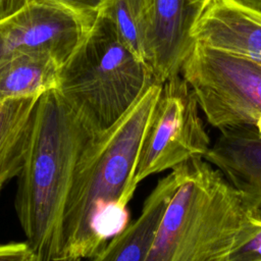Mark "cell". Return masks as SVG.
Masks as SVG:
<instances>
[{"instance_id": "obj_1", "label": "cell", "mask_w": 261, "mask_h": 261, "mask_svg": "<svg viewBox=\"0 0 261 261\" xmlns=\"http://www.w3.org/2000/svg\"><path fill=\"white\" fill-rule=\"evenodd\" d=\"M161 91L162 84H152L86 149L62 215L58 261L92 259L128 225L139 154Z\"/></svg>"}, {"instance_id": "obj_2", "label": "cell", "mask_w": 261, "mask_h": 261, "mask_svg": "<svg viewBox=\"0 0 261 261\" xmlns=\"http://www.w3.org/2000/svg\"><path fill=\"white\" fill-rule=\"evenodd\" d=\"M95 136L55 89L40 96L14 202L25 242L37 261H58L69 190Z\"/></svg>"}, {"instance_id": "obj_3", "label": "cell", "mask_w": 261, "mask_h": 261, "mask_svg": "<svg viewBox=\"0 0 261 261\" xmlns=\"http://www.w3.org/2000/svg\"><path fill=\"white\" fill-rule=\"evenodd\" d=\"M177 187L145 261H230L261 214L203 157L176 167Z\"/></svg>"}, {"instance_id": "obj_4", "label": "cell", "mask_w": 261, "mask_h": 261, "mask_svg": "<svg viewBox=\"0 0 261 261\" xmlns=\"http://www.w3.org/2000/svg\"><path fill=\"white\" fill-rule=\"evenodd\" d=\"M156 83L150 65L99 14L70 57L61 65L55 89L95 134L113 126Z\"/></svg>"}, {"instance_id": "obj_5", "label": "cell", "mask_w": 261, "mask_h": 261, "mask_svg": "<svg viewBox=\"0 0 261 261\" xmlns=\"http://www.w3.org/2000/svg\"><path fill=\"white\" fill-rule=\"evenodd\" d=\"M206 120L215 128L255 126L261 115V62L194 42L180 68Z\"/></svg>"}, {"instance_id": "obj_6", "label": "cell", "mask_w": 261, "mask_h": 261, "mask_svg": "<svg viewBox=\"0 0 261 261\" xmlns=\"http://www.w3.org/2000/svg\"><path fill=\"white\" fill-rule=\"evenodd\" d=\"M197 99L184 77L172 76L162 91L139 154L135 181L196 157H205L211 141Z\"/></svg>"}, {"instance_id": "obj_7", "label": "cell", "mask_w": 261, "mask_h": 261, "mask_svg": "<svg viewBox=\"0 0 261 261\" xmlns=\"http://www.w3.org/2000/svg\"><path fill=\"white\" fill-rule=\"evenodd\" d=\"M89 30L64 9L31 2L0 21V65L29 53H46L62 65Z\"/></svg>"}, {"instance_id": "obj_8", "label": "cell", "mask_w": 261, "mask_h": 261, "mask_svg": "<svg viewBox=\"0 0 261 261\" xmlns=\"http://www.w3.org/2000/svg\"><path fill=\"white\" fill-rule=\"evenodd\" d=\"M191 37L210 49L261 62V10L239 0H207Z\"/></svg>"}, {"instance_id": "obj_9", "label": "cell", "mask_w": 261, "mask_h": 261, "mask_svg": "<svg viewBox=\"0 0 261 261\" xmlns=\"http://www.w3.org/2000/svg\"><path fill=\"white\" fill-rule=\"evenodd\" d=\"M150 15L151 68L158 84L180 73L194 41L191 28L197 11L189 0H147Z\"/></svg>"}, {"instance_id": "obj_10", "label": "cell", "mask_w": 261, "mask_h": 261, "mask_svg": "<svg viewBox=\"0 0 261 261\" xmlns=\"http://www.w3.org/2000/svg\"><path fill=\"white\" fill-rule=\"evenodd\" d=\"M261 214V138L252 126L219 130L204 157Z\"/></svg>"}, {"instance_id": "obj_11", "label": "cell", "mask_w": 261, "mask_h": 261, "mask_svg": "<svg viewBox=\"0 0 261 261\" xmlns=\"http://www.w3.org/2000/svg\"><path fill=\"white\" fill-rule=\"evenodd\" d=\"M177 182V172L173 168L157 181L138 218L110 239L91 261H145Z\"/></svg>"}, {"instance_id": "obj_12", "label": "cell", "mask_w": 261, "mask_h": 261, "mask_svg": "<svg viewBox=\"0 0 261 261\" xmlns=\"http://www.w3.org/2000/svg\"><path fill=\"white\" fill-rule=\"evenodd\" d=\"M40 96L0 102V191L19 174L30 144Z\"/></svg>"}, {"instance_id": "obj_13", "label": "cell", "mask_w": 261, "mask_h": 261, "mask_svg": "<svg viewBox=\"0 0 261 261\" xmlns=\"http://www.w3.org/2000/svg\"><path fill=\"white\" fill-rule=\"evenodd\" d=\"M61 65L49 54L29 53L0 65V102L41 96L57 88Z\"/></svg>"}, {"instance_id": "obj_14", "label": "cell", "mask_w": 261, "mask_h": 261, "mask_svg": "<svg viewBox=\"0 0 261 261\" xmlns=\"http://www.w3.org/2000/svg\"><path fill=\"white\" fill-rule=\"evenodd\" d=\"M100 14L113 23L123 43L151 67L150 15L147 0H106Z\"/></svg>"}, {"instance_id": "obj_15", "label": "cell", "mask_w": 261, "mask_h": 261, "mask_svg": "<svg viewBox=\"0 0 261 261\" xmlns=\"http://www.w3.org/2000/svg\"><path fill=\"white\" fill-rule=\"evenodd\" d=\"M42 4L55 6L71 12L88 30L94 24L106 0H34Z\"/></svg>"}, {"instance_id": "obj_16", "label": "cell", "mask_w": 261, "mask_h": 261, "mask_svg": "<svg viewBox=\"0 0 261 261\" xmlns=\"http://www.w3.org/2000/svg\"><path fill=\"white\" fill-rule=\"evenodd\" d=\"M0 261H37L27 242H15L0 245Z\"/></svg>"}, {"instance_id": "obj_17", "label": "cell", "mask_w": 261, "mask_h": 261, "mask_svg": "<svg viewBox=\"0 0 261 261\" xmlns=\"http://www.w3.org/2000/svg\"><path fill=\"white\" fill-rule=\"evenodd\" d=\"M230 261H261V226L245 245L233 253Z\"/></svg>"}, {"instance_id": "obj_18", "label": "cell", "mask_w": 261, "mask_h": 261, "mask_svg": "<svg viewBox=\"0 0 261 261\" xmlns=\"http://www.w3.org/2000/svg\"><path fill=\"white\" fill-rule=\"evenodd\" d=\"M34 0H0V21L10 17Z\"/></svg>"}, {"instance_id": "obj_19", "label": "cell", "mask_w": 261, "mask_h": 261, "mask_svg": "<svg viewBox=\"0 0 261 261\" xmlns=\"http://www.w3.org/2000/svg\"><path fill=\"white\" fill-rule=\"evenodd\" d=\"M241 2H243L244 4H247L251 7H254L256 9L261 10V0H239Z\"/></svg>"}, {"instance_id": "obj_20", "label": "cell", "mask_w": 261, "mask_h": 261, "mask_svg": "<svg viewBox=\"0 0 261 261\" xmlns=\"http://www.w3.org/2000/svg\"><path fill=\"white\" fill-rule=\"evenodd\" d=\"M207 0H189L191 6L198 12L200 10V8L203 6V4L206 2Z\"/></svg>"}, {"instance_id": "obj_21", "label": "cell", "mask_w": 261, "mask_h": 261, "mask_svg": "<svg viewBox=\"0 0 261 261\" xmlns=\"http://www.w3.org/2000/svg\"><path fill=\"white\" fill-rule=\"evenodd\" d=\"M254 128L256 129V132H257L258 136L261 138V115H260V117L257 119V121H256V123H255Z\"/></svg>"}]
</instances>
